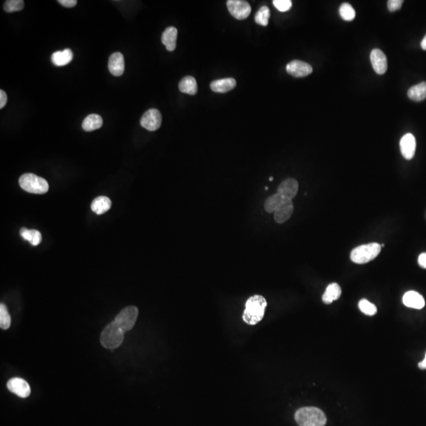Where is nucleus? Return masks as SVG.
<instances>
[{
    "label": "nucleus",
    "instance_id": "obj_12",
    "mask_svg": "<svg viewBox=\"0 0 426 426\" xmlns=\"http://www.w3.org/2000/svg\"><path fill=\"white\" fill-rule=\"evenodd\" d=\"M400 150L406 159H413L416 151V139L411 134H407L400 140Z\"/></svg>",
    "mask_w": 426,
    "mask_h": 426
},
{
    "label": "nucleus",
    "instance_id": "obj_3",
    "mask_svg": "<svg viewBox=\"0 0 426 426\" xmlns=\"http://www.w3.org/2000/svg\"><path fill=\"white\" fill-rule=\"evenodd\" d=\"M123 339L124 331L116 324L115 320L104 328L101 335V343L103 347L110 350L120 347Z\"/></svg>",
    "mask_w": 426,
    "mask_h": 426
},
{
    "label": "nucleus",
    "instance_id": "obj_38",
    "mask_svg": "<svg viewBox=\"0 0 426 426\" xmlns=\"http://www.w3.org/2000/svg\"><path fill=\"white\" fill-rule=\"evenodd\" d=\"M421 46H422V48L423 50H426V35L425 36V37L423 38V41L421 43Z\"/></svg>",
    "mask_w": 426,
    "mask_h": 426
},
{
    "label": "nucleus",
    "instance_id": "obj_22",
    "mask_svg": "<svg viewBox=\"0 0 426 426\" xmlns=\"http://www.w3.org/2000/svg\"><path fill=\"white\" fill-rule=\"evenodd\" d=\"M342 290L340 286L336 283H332L329 284L328 287L326 288L325 292L323 294L322 300L325 304H331L335 300L339 299L340 297Z\"/></svg>",
    "mask_w": 426,
    "mask_h": 426
},
{
    "label": "nucleus",
    "instance_id": "obj_28",
    "mask_svg": "<svg viewBox=\"0 0 426 426\" xmlns=\"http://www.w3.org/2000/svg\"><path fill=\"white\" fill-rule=\"evenodd\" d=\"M11 324V318L9 316L7 308L3 303L0 305V328L3 330L8 329Z\"/></svg>",
    "mask_w": 426,
    "mask_h": 426
},
{
    "label": "nucleus",
    "instance_id": "obj_27",
    "mask_svg": "<svg viewBox=\"0 0 426 426\" xmlns=\"http://www.w3.org/2000/svg\"><path fill=\"white\" fill-rule=\"evenodd\" d=\"M339 14L344 21H351L355 17L356 13L350 4L345 2L339 7Z\"/></svg>",
    "mask_w": 426,
    "mask_h": 426
},
{
    "label": "nucleus",
    "instance_id": "obj_36",
    "mask_svg": "<svg viewBox=\"0 0 426 426\" xmlns=\"http://www.w3.org/2000/svg\"><path fill=\"white\" fill-rule=\"evenodd\" d=\"M419 264L421 267L426 269V253H423L419 256Z\"/></svg>",
    "mask_w": 426,
    "mask_h": 426
},
{
    "label": "nucleus",
    "instance_id": "obj_6",
    "mask_svg": "<svg viewBox=\"0 0 426 426\" xmlns=\"http://www.w3.org/2000/svg\"><path fill=\"white\" fill-rule=\"evenodd\" d=\"M139 316V309L136 306H127L120 311L115 321L124 332L132 329Z\"/></svg>",
    "mask_w": 426,
    "mask_h": 426
},
{
    "label": "nucleus",
    "instance_id": "obj_32",
    "mask_svg": "<svg viewBox=\"0 0 426 426\" xmlns=\"http://www.w3.org/2000/svg\"><path fill=\"white\" fill-rule=\"evenodd\" d=\"M42 236L40 231L36 230H30V240L29 243L32 246H36L41 243Z\"/></svg>",
    "mask_w": 426,
    "mask_h": 426
},
{
    "label": "nucleus",
    "instance_id": "obj_5",
    "mask_svg": "<svg viewBox=\"0 0 426 426\" xmlns=\"http://www.w3.org/2000/svg\"><path fill=\"white\" fill-rule=\"evenodd\" d=\"M19 185L28 193L44 194L49 189L48 182L44 178L32 173L24 174L19 178Z\"/></svg>",
    "mask_w": 426,
    "mask_h": 426
},
{
    "label": "nucleus",
    "instance_id": "obj_18",
    "mask_svg": "<svg viewBox=\"0 0 426 426\" xmlns=\"http://www.w3.org/2000/svg\"><path fill=\"white\" fill-rule=\"evenodd\" d=\"M178 30L174 27H168L163 32L161 41L166 46L167 51H173L176 48Z\"/></svg>",
    "mask_w": 426,
    "mask_h": 426
},
{
    "label": "nucleus",
    "instance_id": "obj_9",
    "mask_svg": "<svg viewBox=\"0 0 426 426\" xmlns=\"http://www.w3.org/2000/svg\"><path fill=\"white\" fill-rule=\"evenodd\" d=\"M286 72L295 78H304L312 74V67L301 60H293L286 65Z\"/></svg>",
    "mask_w": 426,
    "mask_h": 426
},
{
    "label": "nucleus",
    "instance_id": "obj_20",
    "mask_svg": "<svg viewBox=\"0 0 426 426\" xmlns=\"http://www.w3.org/2000/svg\"><path fill=\"white\" fill-rule=\"evenodd\" d=\"M293 212V201H288L285 205H283L280 209H278L277 212H275V221L277 222V224H284V223L287 221L291 217Z\"/></svg>",
    "mask_w": 426,
    "mask_h": 426
},
{
    "label": "nucleus",
    "instance_id": "obj_8",
    "mask_svg": "<svg viewBox=\"0 0 426 426\" xmlns=\"http://www.w3.org/2000/svg\"><path fill=\"white\" fill-rule=\"evenodd\" d=\"M141 126L149 131H155L162 124V116L157 109H150L142 116Z\"/></svg>",
    "mask_w": 426,
    "mask_h": 426
},
{
    "label": "nucleus",
    "instance_id": "obj_21",
    "mask_svg": "<svg viewBox=\"0 0 426 426\" xmlns=\"http://www.w3.org/2000/svg\"><path fill=\"white\" fill-rule=\"evenodd\" d=\"M73 52L69 48L63 51H55L51 55V61L54 65L57 66H63L70 63L72 61Z\"/></svg>",
    "mask_w": 426,
    "mask_h": 426
},
{
    "label": "nucleus",
    "instance_id": "obj_2",
    "mask_svg": "<svg viewBox=\"0 0 426 426\" xmlns=\"http://www.w3.org/2000/svg\"><path fill=\"white\" fill-rule=\"evenodd\" d=\"M294 419L299 426H324L327 423L324 412L313 407H302L297 410Z\"/></svg>",
    "mask_w": 426,
    "mask_h": 426
},
{
    "label": "nucleus",
    "instance_id": "obj_30",
    "mask_svg": "<svg viewBox=\"0 0 426 426\" xmlns=\"http://www.w3.org/2000/svg\"><path fill=\"white\" fill-rule=\"evenodd\" d=\"M358 307H359L360 310L362 311L364 314L368 315V316H373L377 312V306L366 299L361 300L358 303Z\"/></svg>",
    "mask_w": 426,
    "mask_h": 426
},
{
    "label": "nucleus",
    "instance_id": "obj_14",
    "mask_svg": "<svg viewBox=\"0 0 426 426\" xmlns=\"http://www.w3.org/2000/svg\"><path fill=\"white\" fill-rule=\"evenodd\" d=\"M108 69L111 74L116 77L123 75L125 70V62L123 54L115 52L111 55L108 61Z\"/></svg>",
    "mask_w": 426,
    "mask_h": 426
},
{
    "label": "nucleus",
    "instance_id": "obj_39",
    "mask_svg": "<svg viewBox=\"0 0 426 426\" xmlns=\"http://www.w3.org/2000/svg\"><path fill=\"white\" fill-rule=\"evenodd\" d=\"M273 177H271V178H269V181H271V182H272V181H273Z\"/></svg>",
    "mask_w": 426,
    "mask_h": 426
},
{
    "label": "nucleus",
    "instance_id": "obj_15",
    "mask_svg": "<svg viewBox=\"0 0 426 426\" xmlns=\"http://www.w3.org/2000/svg\"><path fill=\"white\" fill-rule=\"evenodd\" d=\"M404 305L412 309H421L426 305L424 297L418 292L411 290L407 292L403 297Z\"/></svg>",
    "mask_w": 426,
    "mask_h": 426
},
{
    "label": "nucleus",
    "instance_id": "obj_23",
    "mask_svg": "<svg viewBox=\"0 0 426 426\" xmlns=\"http://www.w3.org/2000/svg\"><path fill=\"white\" fill-rule=\"evenodd\" d=\"M103 126V119L101 116L97 114H92L85 118L82 123V128L84 131H96L100 129Z\"/></svg>",
    "mask_w": 426,
    "mask_h": 426
},
{
    "label": "nucleus",
    "instance_id": "obj_11",
    "mask_svg": "<svg viewBox=\"0 0 426 426\" xmlns=\"http://www.w3.org/2000/svg\"><path fill=\"white\" fill-rule=\"evenodd\" d=\"M370 61L373 70L377 74H384L388 70V61L385 54L380 49H373L370 53Z\"/></svg>",
    "mask_w": 426,
    "mask_h": 426
},
{
    "label": "nucleus",
    "instance_id": "obj_4",
    "mask_svg": "<svg viewBox=\"0 0 426 426\" xmlns=\"http://www.w3.org/2000/svg\"><path fill=\"white\" fill-rule=\"evenodd\" d=\"M381 251V246L377 243L358 246L350 253V260L354 263L363 265L375 259Z\"/></svg>",
    "mask_w": 426,
    "mask_h": 426
},
{
    "label": "nucleus",
    "instance_id": "obj_35",
    "mask_svg": "<svg viewBox=\"0 0 426 426\" xmlns=\"http://www.w3.org/2000/svg\"><path fill=\"white\" fill-rule=\"evenodd\" d=\"M7 102V96L3 90H0V108L2 109Z\"/></svg>",
    "mask_w": 426,
    "mask_h": 426
},
{
    "label": "nucleus",
    "instance_id": "obj_37",
    "mask_svg": "<svg viewBox=\"0 0 426 426\" xmlns=\"http://www.w3.org/2000/svg\"><path fill=\"white\" fill-rule=\"evenodd\" d=\"M419 367L421 369H426V353L424 360H423V362H419Z\"/></svg>",
    "mask_w": 426,
    "mask_h": 426
},
{
    "label": "nucleus",
    "instance_id": "obj_19",
    "mask_svg": "<svg viewBox=\"0 0 426 426\" xmlns=\"http://www.w3.org/2000/svg\"><path fill=\"white\" fill-rule=\"evenodd\" d=\"M112 207V201L106 196H100L93 200L91 204L92 210L97 215H102L108 212Z\"/></svg>",
    "mask_w": 426,
    "mask_h": 426
},
{
    "label": "nucleus",
    "instance_id": "obj_17",
    "mask_svg": "<svg viewBox=\"0 0 426 426\" xmlns=\"http://www.w3.org/2000/svg\"><path fill=\"white\" fill-rule=\"evenodd\" d=\"M236 86V81L232 78L215 80L210 84V88L215 93H225Z\"/></svg>",
    "mask_w": 426,
    "mask_h": 426
},
{
    "label": "nucleus",
    "instance_id": "obj_26",
    "mask_svg": "<svg viewBox=\"0 0 426 426\" xmlns=\"http://www.w3.org/2000/svg\"><path fill=\"white\" fill-rule=\"evenodd\" d=\"M270 17V9L268 6H263L260 8L258 13H256L255 21L258 25L267 26Z\"/></svg>",
    "mask_w": 426,
    "mask_h": 426
},
{
    "label": "nucleus",
    "instance_id": "obj_29",
    "mask_svg": "<svg viewBox=\"0 0 426 426\" xmlns=\"http://www.w3.org/2000/svg\"><path fill=\"white\" fill-rule=\"evenodd\" d=\"M24 3L23 0H7L4 3V10L8 13L20 11L24 8Z\"/></svg>",
    "mask_w": 426,
    "mask_h": 426
},
{
    "label": "nucleus",
    "instance_id": "obj_1",
    "mask_svg": "<svg viewBox=\"0 0 426 426\" xmlns=\"http://www.w3.org/2000/svg\"><path fill=\"white\" fill-rule=\"evenodd\" d=\"M267 301L262 295H254L246 302V309L243 312V319L246 324L255 325L263 319Z\"/></svg>",
    "mask_w": 426,
    "mask_h": 426
},
{
    "label": "nucleus",
    "instance_id": "obj_34",
    "mask_svg": "<svg viewBox=\"0 0 426 426\" xmlns=\"http://www.w3.org/2000/svg\"><path fill=\"white\" fill-rule=\"evenodd\" d=\"M58 2L60 3L62 6L67 8L74 7L78 3L76 0H59Z\"/></svg>",
    "mask_w": 426,
    "mask_h": 426
},
{
    "label": "nucleus",
    "instance_id": "obj_16",
    "mask_svg": "<svg viewBox=\"0 0 426 426\" xmlns=\"http://www.w3.org/2000/svg\"><path fill=\"white\" fill-rule=\"evenodd\" d=\"M290 201H292V200L284 197V196L281 195V193H275L265 201V211L269 213H275L283 205H285L286 202Z\"/></svg>",
    "mask_w": 426,
    "mask_h": 426
},
{
    "label": "nucleus",
    "instance_id": "obj_31",
    "mask_svg": "<svg viewBox=\"0 0 426 426\" xmlns=\"http://www.w3.org/2000/svg\"><path fill=\"white\" fill-rule=\"evenodd\" d=\"M273 2L275 7L281 12L287 11L292 6L290 0H274Z\"/></svg>",
    "mask_w": 426,
    "mask_h": 426
},
{
    "label": "nucleus",
    "instance_id": "obj_13",
    "mask_svg": "<svg viewBox=\"0 0 426 426\" xmlns=\"http://www.w3.org/2000/svg\"><path fill=\"white\" fill-rule=\"evenodd\" d=\"M298 191V182L294 178H288L281 182L277 189V193H281L286 198H294Z\"/></svg>",
    "mask_w": 426,
    "mask_h": 426
},
{
    "label": "nucleus",
    "instance_id": "obj_7",
    "mask_svg": "<svg viewBox=\"0 0 426 426\" xmlns=\"http://www.w3.org/2000/svg\"><path fill=\"white\" fill-rule=\"evenodd\" d=\"M227 6L231 15L238 20H244L251 13L250 3L243 0H228Z\"/></svg>",
    "mask_w": 426,
    "mask_h": 426
},
{
    "label": "nucleus",
    "instance_id": "obj_24",
    "mask_svg": "<svg viewBox=\"0 0 426 426\" xmlns=\"http://www.w3.org/2000/svg\"><path fill=\"white\" fill-rule=\"evenodd\" d=\"M178 88L182 93L195 95L197 92V84L195 78L191 76H186L180 81Z\"/></svg>",
    "mask_w": 426,
    "mask_h": 426
},
{
    "label": "nucleus",
    "instance_id": "obj_33",
    "mask_svg": "<svg viewBox=\"0 0 426 426\" xmlns=\"http://www.w3.org/2000/svg\"><path fill=\"white\" fill-rule=\"evenodd\" d=\"M404 3L403 0H389L388 1V8L389 11L394 12L400 9Z\"/></svg>",
    "mask_w": 426,
    "mask_h": 426
},
{
    "label": "nucleus",
    "instance_id": "obj_25",
    "mask_svg": "<svg viewBox=\"0 0 426 426\" xmlns=\"http://www.w3.org/2000/svg\"><path fill=\"white\" fill-rule=\"evenodd\" d=\"M407 95L412 101L417 102L424 101L426 98V82L414 85L408 90Z\"/></svg>",
    "mask_w": 426,
    "mask_h": 426
},
{
    "label": "nucleus",
    "instance_id": "obj_10",
    "mask_svg": "<svg viewBox=\"0 0 426 426\" xmlns=\"http://www.w3.org/2000/svg\"><path fill=\"white\" fill-rule=\"evenodd\" d=\"M7 388L9 392L21 398H27L31 393V388L28 383L22 378L14 377L7 382Z\"/></svg>",
    "mask_w": 426,
    "mask_h": 426
}]
</instances>
